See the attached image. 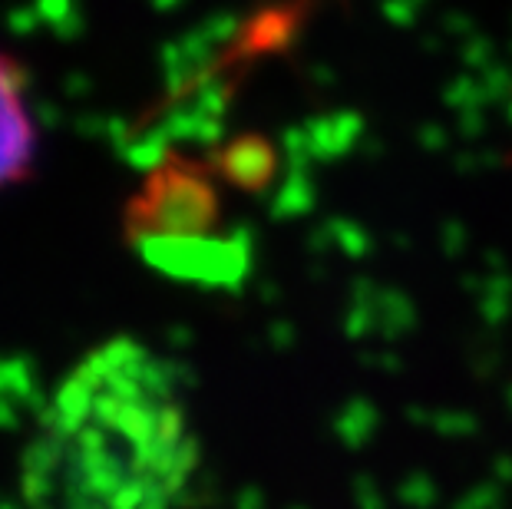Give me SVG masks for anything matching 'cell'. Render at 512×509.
Listing matches in <instances>:
<instances>
[{
    "mask_svg": "<svg viewBox=\"0 0 512 509\" xmlns=\"http://www.w3.org/2000/svg\"><path fill=\"white\" fill-rule=\"evenodd\" d=\"M199 443L176 374L143 344L96 348L53 394L24 463L34 509H172Z\"/></svg>",
    "mask_w": 512,
    "mask_h": 509,
    "instance_id": "obj_1",
    "label": "cell"
},
{
    "mask_svg": "<svg viewBox=\"0 0 512 509\" xmlns=\"http://www.w3.org/2000/svg\"><path fill=\"white\" fill-rule=\"evenodd\" d=\"M37 162V123L24 67L0 50V189L17 186Z\"/></svg>",
    "mask_w": 512,
    "mask_h": 509,
    "instance_id": "obj_2",
    "label": "cell"
}]
</instances>
